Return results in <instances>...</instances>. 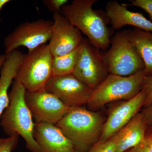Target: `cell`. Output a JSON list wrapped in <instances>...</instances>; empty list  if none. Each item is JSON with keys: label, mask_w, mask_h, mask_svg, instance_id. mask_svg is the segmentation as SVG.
<instances>
[{"label": "cell", "mask_w": 152, "mask_h": 152, "mask_svg": "<svg viewBox=\"0 0 152 152\" xmlns=\"http://www.w3.org/2000/svg\"><path fill=\"white\" fill-rule=\"evenodd\" d=\"M105 121L101 114L82 107L71 108L56 124L77 152H88L102 135Z\"/></svg>", "instance_id": "cell-1"}, {"label": "cell", "mask_w": 152, "mask_h": 152, "mask_svg": "<svg viewBox=\"0 0 152 152\" xmlns=\"http://www.w3.org/2000/svg\"><path fill=\"white\" fill-rule=\"evenodd\" d=\"M96 0H74L62 8L61 13L71 24L88 37L98 50H105L110 44V32L102 13L93 9Z\"/></svg>", "instance_id": "cell-2"}, {"label": "cell", "mask_w": 152, "mask_h": 152, "mask_svg": "<svg viewBox=\"0 0 152 152\" xmlns=\"http://www.w3.org/2000/svg\"><path fill=\"white\" fill-rule=\"evenodd\" d=\"M26 91L23 86L14 79L9 94L10 104L1 117V125L9 136H21L31 152H43L33 135L35 124L25 100Z\"/></svg>", "instance_id": "cell-3"}, {"label": "cell", "mask_w": 152, "mask_h": 152, "mask_svg": "<svg viewBox=\"0 0 152 152\" xmlns=\"http://www.w3.org/2000/svg\"><path fill=\"white\" fill-rule=\"evenodd\" d=\"M146 77L145 70L128 77L109 74L94 90L87 105L96 109L114 101L130 99L142 89Z\"/></svg>", "instance_id": "cell-4"}, {"label": "cell", "mask_w": 152, "mask_h": 152, "mask_svg": "<svg viewBox=\"0 0 152 152\" xmlns=\"http://www.w3.org/2000/svg\"><path fill=\"white\" fill-rule=\"evenodd\" d=\"M53 56L48 45H41L25 55L15 80L19 81L27 91H38L45 89L53 77Z\"/></svg>", "instance_id": "cell-5"}, {"label": "cell", "mask_w": 152, "mask_h": 152, "mask_svg": "<svg viewBox=\"0 0 152 152\" xmlns=\"http://www.w3.org/2000/svg\"><path fill=\"white\" fill-rule=\"evenodd\" d=\"M103 55L110 74L128 77L145 70L143 61L131 42L128 30L117 33L111 48Z\"/></svg>", "instance_id": "cell-6"}, {"label": "cell", "mask_w": 152, "mask_h": 152, "mask_svg": "<svg viewBox=\"0 0 152 152\" xmlns=\"http://www.w3.org/2000/svg\"><path fill=\"white\" fill-rule=\"evenodd\" d=\"M109 74L103 55L83 39L72 75L94 90Z\"/></svg>", "instance_id": "cell-7"}, {"label": "cell", "mask_w": 152, "mask_h": 152, "mask_svg": "<svg viewBox=\"0 0 152 152\" xmlns=\"http://www.w3.org/2000/svg\"><path fill=\"white\" fill-rule=\"evenodd\" d=\"M53 21L40 19L19 25L4 39L5 54L18 50L19 47L27 48L31 51L50 40Z\"/></svg>", "instance_id": "cell-8"}, {"label": "cell", "mask_w": 152, "mask_h": 152, "mask_svg": "<svg viewBox=\"0 0 152 152\" xmlns=\"http://www.w3.org/2000/svg\"><path fill=\"white\" fill-rule=\"evenodd\" d=\"M70 108L87 104L94 90L72 75L52 77L45 89Z\"/></svg>", "instance_id": "cell-9"}, {"label": "cell", "mask_w": 152, "mask_h": 152, "mask_svg": "<svg viewBox=\"0 0 152 152\" xmlns=\"http://www.w3.org/2000/svg\"><path fill=\"white\" fill-rule=\"evenodd\" d=\"M25 100L35 124H56L71 109L56 96L45 89L34 92L26 91Z\"/></svg>", "instance_id": "cell-10"}, {"label": "cell", "mask_w": 152, "mask_h": 152, "mask_svg": "<svg viewBox=\"0 0 152 152\" xmlns=\"http://www.w3.org/2000/svg\"><path fill=\"white\" fill-rule=\"evenodd\" d=\"M53 18L49 48L53 56H64L80 46L83 38L80 30L61 13L53 14Z\"/></svg>", "instance_id": "cell-11"}, {"label": "cell", "mask_w": 152, "mask_h": 152, "mask_svg": "<svg viewBox=\"0 0 152 152\" xmlns=\"http://www.w3.org/2000/svg\"><path fill=\"white\" fill-rule=\"evenodd\" d=\"M146 96L142 89L135 96L116 106L105 122L99 140H108L126 126L144 107Z\"/></svg>", "instance_id": "cell-12"}, {"label": "cell", "mask_w": 152, "mask_h": 152, "mask_svg": "<svg viewBox=\"0 0 152 152\" xmlns=\"http://www.w3.org/2000/svg\"><path fill=\"white\" fill-rule=\"evenodd\" d=\"M33 135L43 152H77L71 141L53 124H35Z\"/></svg>", "instance_id": "cell-13"}, {"label": "cell", "mask_w": 152, "mask_h": 152, "mask_svg": "<svg viewBox=\"0 0 152 152\" xmlns=\"http://www.w3.org/2000/svg\"><path fill=\"white\" fill-rule=\"evenodd\" d=\"M105 15L114 30L129 25L146 31H152V22L142 14L129 10L126 4H120L116 1H110L106 4Z\"/></svg>", "instance_id": "cell-14"}, {"label": "cell", "mask_w": 152, "mask_h": 152, "mask_svg": "<svg viewBox=\"0 0 152 152\" xmlns=\"http://www.w3.org/2000/svg\"><path fill=\"white\" fill-rule=\"evenodd\" d=\"M25 55L16 50L7 55L0 72V118L10 104L8 90L15 79Z\"/></svg>", "instance_id": "cell-15"}, {"label": "cell", "mask_w": 152, "mask_h": 152, "mask_svg": "<svg viewBox=\"0 0 152 152\" xmlns=\"http://www.w3.org/2000/svg\"><path fill=\"white\" fill-rule=\"evenodd\" d=\"M147 130L141 113H139L115 134L117 142L115 152H124L136 146L143 140Z\"/></svg>", "instance_id": "cell-16"}, {"label": "cell", "mask_w": 152, "mask_h": 152, "mask_svg": "<svg viewBox=\"0 0 152 152\" xmlns=\"http://www.w3.org/2000/svg\"><path fill=\"white\" fill-rule=\"evenodd\" d=\"M128 31L131 42L143 61L146 77L152 76V33L136 28Z\"/></svg>", "instance_id": "cell-17"}, {"label": "cell", "mask_w": 152, "mask_h": 152, "mask_svg": "<svg viewBox=\"0 0 152 152\" xmlns=\"http://www.w3.org/2000/svg\"><path fill=\"white\" fill-rule=\"evenodd\" d=\"M80 45L73 51L64 56H53L52 62L53 77L72 75L75 66Z\"/></svg>", "instance_id": "cell-18"}, {"label": "cell", "mask_w": 152, "mask_h": 152, "mask_svg": "<svg viewBox=\"0 0 152 152\" xmlns=\"http://www.w3.org/2000/svg\"><path fill=\"white\" fill-rule=\"evenodd\" d=\"M117 145L116 137L115 134L106 140H99L88 152H115Z\"/></svg>", "instance_id": "cell-19"}, {"label": "cell", "mask_w": 152, "mask_h": 152, "mask_svg": "<svg viewBox=\"0 0 152 152\" xmlns=\"http://www.w3.org/2000/svg\"><path fill=\"white\" fill-rule=\"evenodd\" d=\"M148 132L143 140L136 146L124 152H152V129Z\"/></svg>", "instance_id": "cell-20"}, {"label": "cell", "mask_w": 152, "mask_h": 152, "mask_svg": "<svg viewBox=\"0 0 152 152\" xmlns=\"http://www.w3.org/2000/svg\"><path fill=\"white\" fill-rule=\"evenodd\" d=\"M19 135L17 134L6 138H0V152H12L18 142Z\"/></svg>", "instance_id": "cell-21"}, {"label": "cell", "mask_w": 152, "mask_h": 152, "mask_svg": "<svg viewBox=\"0 0 152 152\" xmlns=\"http://www.w3.org/2000/svg\"><path fill=\"white\" fill-rule=\"evenodd\" d=\"M68 1V0H44L42 2L50 12L54 14L61 13L62 8Z\"/></svg>", "instance_id": "cell-22"}, {"label": "cell", "mask_w": 152, "mask_h": 152, "mask_svg": "<svg viewBox=\"0 0 152 152\" xmlns=\"http://www.w3.org/2000/svg\"><path fill=\"white\" fill-rule=\"evenodd\" d=\"M142 89L146 92L147 96L144 107H148L152 104V76L146 77L143 83Z\"/></svg>", "instance_id": "cell-23"}, {"label": "cell", "mask_w": 152, "mask_h": 152, "mask_svg": "<svg viewBox=\"0 0 152 152\" xmlns=\"http://www.w3.org/2000/svg\"><path fill=\"white\" fill-rule=\"evenodd\" d=\"M129 5L143 10L148 14L150 20H152V0H132Z\"/></svg>", "instance_id": "cell-24"}, {"label": "cell", "mask_w": 152, "mask_h": 152, "mask_svg": "<svg viewBox=\"0 0 152 152\" xmlns=\"http://www.w3.org/2000/svg\"><path fill=\"white\" fill-rule=\"evenodd\" d=\"M141 113L148 129H152V104L145 107Z\"/></svg>", "instance_id": "cell-25"}, {"label": "cell", "mask_w": 152, "mask_h": 152, "mask_svg": "<svg viewBox=\"0 0 152 152\" xmlns=\"http://www.w3.org/2000/svg\"><path fill=\"white\" fill-rule=\"evenodd\" d=\"M7 55L5 54L0 55V72H1V68L2 67L3 64L4 63L6 58H7Z\"/></svg>", "instance_id": "cell-26"}, {"label": "cell", "mask_w": 152, "mask_h": 152, "mask_svg": "<svg viewBox=\"0 0 152 152\" xmlns=\"http://www.w3.org/2000/svg\"><path fill=\"white\" fill-rule=\"evenodd\" d=\"M10 0H0V13L4 6L7 4V3L10 2ZM1 19L0 18V23H1Z\"/></svg>", "instance_id": "cell-27"}]
</instances>
